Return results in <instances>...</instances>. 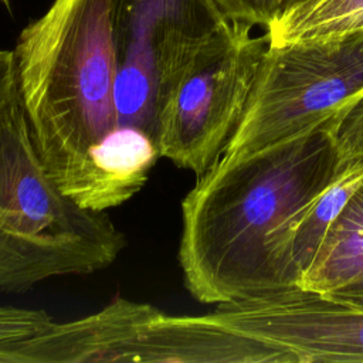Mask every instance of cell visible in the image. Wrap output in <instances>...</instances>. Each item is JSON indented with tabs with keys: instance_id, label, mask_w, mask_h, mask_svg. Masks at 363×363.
Masks as SVG:
<instances>
[{
	"instance_id": "cell-15",
	"label": "cell",
	"mask_w": 363,
	"mask_h": 363,
	"mask_svg": "<svg viewBox=\"0 0 363 363\" xmlns=\"http://www.w3.org/2000/svg\"><path fill=\"white\" fill-rule=\"evenodd\" d=\"M323 295L343 305L363 311V277L335 286L323 292Z\"/></svg>"
},
{
	"instance_id": "cell-8",
	"label": "cell",
	"mask_w": 363,
	"mask_h": 363,
	"mask_svg": "<svg viewBox=\"0 0 363 363\" xmlns=\"http://www.w3.org/2000/svg\"><path fill=\"white\" fill-rule=\"evenodd\" d=\"M363 277V184L329 228L313 262L302 274L299 286L326 292Z\"/></svg>"
},
{
	"instance_id": "cell-17",
	"label": "cell",
	"mask_w": 363,
	"mask_h": 363,
	"mask_svg": "<svg viewBox=\"0 0 363 363\" xmlns=\"http://www.w3.org/2000/svg\"><path fill=\"white\" fill-rule=\"evenodd\" d=\"M0 1H1L6 7H9V6H10V0H0Z\"/></svg>"
},
{
	"instance_id": "cell-12",
	"label": "cell",
	"mask_w": 363,
	"mask_h": 363,
	"mask_svg": "<svg viewBox=\"0 0 363 363\" xmlns=\"http://www.w3.org/2000/svg\"><path fill=\"white\" fill-rule=\"evenodd\" d=\"M54 320L43 309L0 305V345L30 337Z\"/></svg>"
},
{
	"instance_id": "cell-11",
	"label": "cell",
	"mask_w": 363,
	"mask_h": 363,
	"mask_svg": "<svg viewBox=\"0 0 363 363\" xmlns=\"http://www.w3.org/2000/svg\"><path fill=\"white\" fill-rule=\"evenodd\" d=\"M333 140L343 166L363 159V92L336 112Z\"/></svg>"
},
{
	"instance_id": "cell-5",
	"label": "cell",
	"mask_w": 363,
	"mask_h": 363,
	"mask_svg": "<svg viewBox=\"0 0 363 363\" xmlns=\"http://www.w3.org/2000/svg\"><path fill=\"white\" fill-rule=\"evenodd\" d=\"M360 92L363 28L268 44L241 122L223 155H245L296 136Z\"/></svg>"
},
{
	"instance_id": "cell-2",
	"label": "cell",
	"mask_w": 363,
	"mask_h": 363,
	"mask_svg": "<svg viewBox=\"0 0 363 363\" xmlns=\"http://www.w3.org/2000/svg\"><path fill=\"white\" fill-rule=\"evenodd\" d=\"M115 0H54L13 50L17 95L43 166L89 210L94 159L119 128Z\"/></svg>"
},
{
	"instance_id": "cell-13",
	"label": "cell",
	"mask_w": 363,
	"mask_h": 363,
	"mask_svg": "<svg viewBox=\"0 0 363 363\" xmlns=\"http://www.w3.org/2000/svg\"><path fill=\"white\" fill-rule=\"evenodd\" d=\"M220 14L228 21L244 23L265 30L282 11V0H211Z\"/></svg>"
},
{
	"instance_id": "cell-10",
	"label": "cell",
	"mask_w": 363,
	"mask_h": 363,
	"mask_svg": "<svg viewBox=\"0 0 363 363\" xmlns=\"http://www.w3.org/2000/svg\"><path fill=\"white\" fill-rule=\"evenodd\" d=\"M363 28V0H299L265 30L268 44L329 37Z\"/></svg>"
},
{
	"instance_id": "cell-4",
	"label": "cell",
	"mask_w": 363,
	"mask_h": 363,
	"mask_svg": "<svg viewBox=\"0 0 363 363\" xmlns=\"http://www.w3.org/2000/svg\"><path fill=\"white\" fill-rule=\"evenodd\" d=\"M251 28L224 20L159 86L160 156L196 177L218 162L244 115L268 47Z\"/></svg>"
},
{
	"instance_id": "cell-14",
	"label": "cell",
	"mask_w": 363,
	"mask_h": 363,
	"mask_svg": "<svg viewBox=\"0 0 363 363\" xmlns=\"http://www.w3.org/2000/svg\"><path fill=\"white\" fill-rule=\"evenodd\" d=\"M17 92L13 50L0 48V111Z\"/></svg>"
},
{
	"instance_id": "cell-6",
	"label": "cell",
	"mask_w": 363,
	"mask_h": 363,
	"mask_svg": "<svg viewBox=\"0 0 363 363\" xmlns=\"http://www.w3.org/2000/svg\"><path fill=\"white\" fill-rule=\"evenodd\" d=\"M197 350L193 316L115 296L85 318L52 322L30 337L0 345V363H194Z\"/></svg>"
},
{
	"instance_id": "cell-7",
	"label": "cell",
	"mask_w": 363,
	"mask_h": 363,
	"mask_svg": "<svg viewBox=\"0 0 363 363\" xmlns=\"http://www.w3.org/2000/svg\"><path fill=\"white\" fill-rule=\"evenodd\" d=\"M220 325L272 347L281 363L363 362V311L301 286L218 303Z\"/></svg>"
},
{
	"instance_id": "cell-1",
	"label": "cell",
	"mask_w": 363,
	"mask_h": 363,
	"mask_svg": "<svg viewBox=\"0 0 363 363\" xmlns=\"http://www.w3.org/2000/svg\"><path fill=\"white\" fill-rule=\"evenodd\" d=\"M335 115L268 147L221 155L182 200L177 258L190 295L223 303L299 286L295 224L343 170Z\"/></svg>"
},
{
	"instance_id": "cell-9",
	"label": "cell",
	"mask_w": 363,
	"mask_h": 363,
	"mask_svg": "<svg viewBox=\"0 0 363 363\" xmlns=\"http://www.w3.org/2000/svg\"><path fill=\"white\" fill-rule=\"evenodd\" d=\"M362 184L363 159L350 164L323 189L295 224L288 255L299 281L313 262L329 228Z\"/></svg>"
},
{
	"instance_id": "cell-16",
	"label": "cell",
	"mask_w": 363,
	"mask_h": 363,
	"mask_svg": "<svg viewBox=\"0 0 363 363\" xmlns=\"http://www.w3.org/2000/svg\"><path fill=\"white\" fill-rule=\"evenodd\" d=\"M296 1H299V0H282V7L285 9V7H288V6H291V4L296 3ZM284 9H282V10H284Z\"/></svg>"
},
{
	"instance_id": "cell-3",
	"label": "cell",
	"mask_w": 363,
	"mask_h": 363,
	"mask_svg": "<svg viewBox=\"0 0 363 363\" xmlns=\"http://www.w3.org/2000/svg\"><path fill=\"white\" fill-rule=\"evenodd\" d=\"M125 247L105 211L78 206L52 182L16 92L0 111V291L101 271Z\"/></svg>"
}]
</instances>
